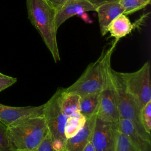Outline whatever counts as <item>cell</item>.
I'll return each instance as SVG.
<instances>
[{"label": "cell", "mask_w": 151, "mask_h": 151, "mask_svg": "<svg viewBox=\"0 0 151 151\" xmlns=\"http://www.w3.org/2000/svg\"><path fill=\"white\" fill-rule=\"evenodd\" d=\"M118 131L126 135L139 151H151V140L144 138L130 120L120 119Z\"/></svg>", "instance_id": "cell-12"}, {"label": "cell", "mask_w": 151, "mask_h": 151, "mask_svg": "<svg viewBox=\"0 0 151 151\" xmlns=\"http://www.w3.org/2000/svg\"><path fill=\"white\" fill-rule=\"evenodd\" d=\"M32 151H57L53 146L52 141L49 132L40 145Z\"/></svg>", "instance_id": "cell-22"}, {"label": "cell", "mask_w": 151, "mask_h": 151, "mask_svg": "<svg viewBox=\"0 0 151 151\" xmlns=\"http://www.w3.org/2000/svg\"><path fill=\"white\" fill-rule=\"evenodd\" d=\"M25 151H28V150H25Z\"/></svg>", "instance_id": "cell-28"}, {"label": "cell", "mask_w": 151, "mask_h": 151, "mask_svg": "<svg viewBox=\"0 0 151 151\" xmlns=\"http://www.w3.org/2000/svg\"><path fill=\"white\" fill-rule=\"evenodd\" d=\"M105 50H103L99 58L90 63L83 73L72 85L64 91L73 93L80 97L100 93L103 81V65Z\"/></svg>", "instance_id": "cell-7"}, {"label": "cell", "mask_w": 151, "mask_h": 151, "mask_svg": "<svg viewBox=\"0 0 151 151\" xmlns=\"http://www.w3.org/2000/svg\"><path fill=\"white\" fill-rule=\"evenodd\" d=\"M93 5H94L96 8L106 3H111V2H119L120 0H88Z\"/></svg>", "instance_id": "cell-25"}, {"label": "cell", "mask_w": 151, "mask_h": 151, "mask_svg": "<svg viewBox=\"0 0 151 151\" xmlns=\"http://www.w3.org/2000/svg\"><path fill=\"white\" fill-rule=\"evenodd\" d=\"M56 11L59 10L65 3L71 0H45Z\"/></svg>", "instance_id": "cell-24"}, {"label": "cell", "mask_w": 151, "mask_h": 151, "mask_svg": "<svg viewBox=\"0 0 151 151\" xmlns=\"http://www.w3.org/2000/svg\"><path fill=\"white\" fill-rule=\"evenodd\" d=\"M118 122L104 120L96 116L91 138L96 151H116Z\"/></svg>", "instance_id": "cell-8"}, {"label": "cell", "mask_w": 151, "mask_h": 151, "mask_svg": "<svg viewBox=\"0 0 151 151\" xmlns=\"http://www.w3.org/2000/svg\"><path fill=\"white\" fill-rule=\"evenodd\" d=\"M96 115L86 120L83 127L74 136L67 139L65 151H82L91 140Z\"/></svg>", "instance_id": "cell-11"}, {"label": "cell", "mask_w": 151, "mask_h": 151, "mask_svg": "<svg viewBox=\"0 0 151 151\" xmlns=\"http://www.w3.org/2000/svg\"><path fill=\"white\" fill-rule=\"evenodd\" d=\"M86 120V117L80 112L68 117L64 130L66 139H67L76 134L83 127Z\"/></svg>", "instance_id": "cell-17"}, {"label": "cell", "mask_w": 151, "mask_h": 151, "mask_svg": "<svg viewBox=\"0 0 151 151\" xmlns=\"http://www.w3.org/2000/svg\"><path fill=\"white\" fill-rule=\"evenodd\" d=\"M7 126L0 122V151H12L7 138Z\"/></svg>", "instance_id": "cell-21"}, {"label": "cell", "mask_w": 151, "mask_h": 151, "mask_svg": "<svg viewBox=\"0 0 151 151\" xmlns=\"http://www.w3.org/2000/svg\"><path fill=\"white\" fill-rule=\"evenodd\" d=\"M80 96L73 93L66 92L62 88L60 96V104L63 114L69 117L79 112Z\"/></svg>", "instance_id": "cell-15"}, {"label": "cell", "mask_w": 151, "mask_h": 151, "mask_svg": "<svg viewBox=\"0 0 151 151\" xmlns=\"http://www.w3.org/2000/svg\"><path fill=\"white\" fill-rule=\"evenodd\" d=\"M133 27V24L131 23L127 17L121 14L111 22L107 28V32H109L111 37L119 40L130 34Z\"/></svg>", "instance_id": "cell-14"}, {"label": "cell", "mask_w": 151, "mask_h": 151, "mask_svg": "<svg viewBox=\"0 0 151 151\" xmlns=\"http://www.w3.org/2000/svg\"><path fill=\"white\" fill-rule=\"evenodd\" d=\"M111 73L115 87L119 118L130 120L144 138L150 140V135L145 132L141 122L140 111L142 108L134 98L125 89L117 71L111 70Z\"/></svg>", "instance_id": "cell-5"}, {"label": "cell", "mask_w": 151, "mask_h": 151, "mask_svg": "<svg viewBox=\"0 0 151 151\" xmlns=\"http://www.w3.org/2000/svg\"><path fill=\"white\" fill-rule=\"evenodd\" d=\"M17 81V79L0 73V91L7 88Z\"/></svg>", "instance_id": "cell-23"}, {"label": "cell", "mask_w": 151, "mask_h": 151, "mask_svg": "<svg viewBox=\"0 0 151 151\" xmlns=\"http://www.w3.org/2000/svg\"><path fill=\"white\" fill-rule=\"evenodd\" d=\"M60 151H65V150H60Z\"/></svg>", "instance_id": "cell-27"}, {"label": "cell", "mask_w": 151, "mask_h": 151, "mask_svg": "<svg viewBox=\"0 0 151 151\" xmlns=\"http://www.w3.org/2000/svg\"><path fill=\"white\" fill-rule=\"evenodd\" d=\"M28 17L41 35L55 63L60 61L55 25L56 10L45 0H26Z\"/></svg>", "instance_id": "cell-1"}, {"label": "cell", "mask_w": 151, "mask_h": 151, "mask_svg": "<svg viewBox=\"0 0 151 151\" xmlns=\"http://www.w3.org/2000/svg\"><path fill=\"white\" fill-rule=\"evenodd\" d=\"M7 138L12 151H32L48 133L43 116L29 117L7 127Z\"/></svg>", "instance_id": "cell-2"}, {"label": "cell", "mask_w": 151, "mask_h": 151, "mask_svg": "<svg viewBox=\"0 0 151 151\" xmlns=\"http://www.w3.org/2000/svg\"><path fill=\"white\" fill-rule=\"evenodd\" d=\"M150 2L151 0H120L119 4L124 9L123 14L127 15L144 8Z\"/></svg>", "instance_id": "cell-18"}, {"label": "cell", "mask_w": 151, "mask_h": 151, "mask_svg": "<svg viewBox=\"0 0 151 151\" xmlns=\"http://www.w3.org/2000/svg\"><path fill=\"white\" fill-rule=\"evenodd\" d=\"M119 40H116L106 51L103 65V81L100 93V104L96 116L102 120L118 122L119 114L117 107L114 84L110 64L111 56Z\"/></svg>", "instance_id": "cell-3"}, {"label": "cell", "mask_w": 151, "mask_h": 151, "mask_svg": "<svg viewBox=\"0 0 151 151\" xmlns=\"http://www.w3.org/2000/svg\"><path fill=\"white\" fill-rule=\"evenodd\" d=\"M96 11V8L88 0H71L65 3L56 12L55 25L57 29L69 18L81 15L87 11Z\"/></svg>", "instance_id": "cell-10"}, {"label": "cell", "mask_w": 151, "mask_h": 151, "mask_svg": "<svg viewBox=\"0 0 151 151\" xmlns=\"http://www.w3.org/2000/svg\"><path fill=\"white\" fill-rule=\"evenodd\" d=\"M116 151H139L124 134L118 131Z\"/></svg>", "instance_id": "cell-20"}, {"label": "cell", "mask_w": 151, "mask_h": 151, "mask_svg": "<svg viewBox=\"0 0 151 151\" xmlns=\"http://www.w3.org/2000/svg\"><path fill=\"white\" fill-rule=\"evenodd\" d=\"M150 63H145L137 71L133 73L117 72L125 89L136 100L141 108L151 101Z\"/></svg>", "instance_id": "cell-6"}, {"label": "cell", "mask_w": 151, "mask_h": 151, "mask_svg": "<svg viewBox=\"0 0 151 151\" xmlns=\"http://www.w3.org/2000/svg\"><path fill=\"white\" fill-rule=\"evenodd\" d=\"M140 120L145 132L150 135L151 131V101L141 109Z\"/></svg>", "instance_id": "cell-19"}, {"label": "cell", "mask_w": 151, "mask_h": 151, "mask_svg": "<svg viewBox=\"0 0 151 151\" xmlns=\"http://www.w3.org/2000/svg\"><path fill=\"white\" fill-rule=\"evenodd\" d=\"M98 14L99 23L101 35L107 33V28L111 22L121 14L124 9L119 2L106 3L99 6L96 11Z\"/></svg>", "instance_id": "cell-13"}, {"label": "cell", "mask_w": 151, "mask_h": 151, "mask_svg": "<svg viewBox=\"0 0 151 151\" xmlns=\"http://www.w3.org/2000/svg\"><path fill=\"white\" fill-rule=\"evenodd\" d=\"M61 90L62 88H58L50 99L44 104L43 114L53 146L57 151L65 149L67 140L64 130L67 117L63 114L60 104Z\"/></svg>", "instance_id": "cell-4"}, {"label": "cell", "mask_w": 151, "mask_h": 151, "mask_svg": "<svg viewBox=\"0 0 151 151\" xmlns=\"http://www.w3.org/2000/svg\"><path fill=\"white\" fill-rule=\"evenodd\" d=\"M82 151H96L91 140L87 144Z\"/></svg>", "instance_id": "cell-26"}, {"label": "cell", "mask_w": 151, "mask_h": 151, "mask_svg": "<svg viewBox=\"0 0 151 151\" xmlns=\"http://www.w3.org/2000/svg\"><path fill=\"white\" fill-rule=\"evenodd\" d=\"M44 104L39 106L12 107L0 103V122L11 126L24 119L43 116Z\"/></svg>", "instance_id": "cell-9"}, {"label": "cell", "mask_w": 151, "mask_h": 151, "mask_svg": "<svg viewBox=\"0 0 151 151\" xmlns=\"http://www.w3.org/2000/svg\"><path fill=\"white\" fill-rule=\"evenodd\" d=\"M100 104V93L80 97L79 112L86 119L97 115Z\"/></svg>", "instance_id": "cell-16"}]
</instances>
